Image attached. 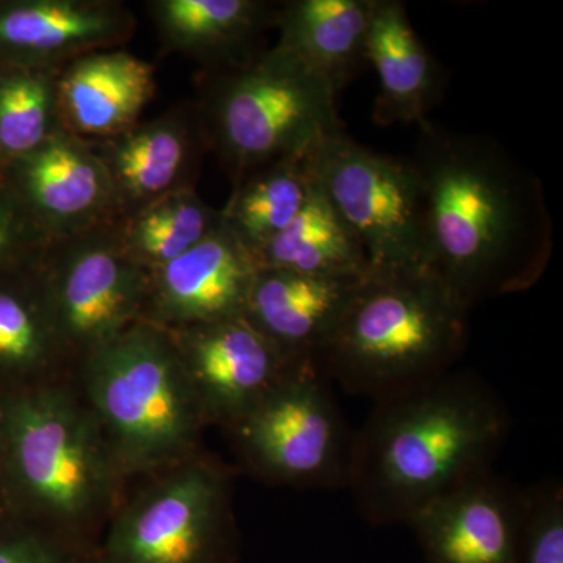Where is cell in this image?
<instances>
[{
	"instance_id": "obj_22",
	"label": "cell",
	"mask_w": 563,
	"mask_h": 563,
	"mask_svg": "<svg viewBox=\"0 0 563 563\" xmlns=\"http://www.w3.org/2000/svg\"><path fill=\"white\" fill-rule=\"evenodd\" d=\"M373 0H291L277 9L284 47L339 95L368 65Z\"/></svg>"
},
{
	"instance_id": "obj_5",
	"label": "cell",
	"mask_w": 563,
	"mask_h": 563,
	"mask_svg": "<svg viewBox=\"0 0 563 563\" xmlns=\"http://www.w3.org/2000/svg\"><path fill=\"white\" fill-rule=\"evenodd\" d=\"M74 387L125 479L187 461L209 428L169 332L136 321L77 363Z\"/></svg>"
},
{
	"instance_id": "obj_7",
	"label": "cell",
	"mask_w": 563,
	"mask_h": 563,
	"mask_svg": "<svg viewBox=\"0 0 563 563\" xmlns=\"http://www.w3.org/2000/svg\"><path fill=\"white\" fill-rule=\"evenodd\" d=\"M239 561L233 472L203 450L128 492L98 547V563Z\"/></svg>"
},
{
	"instance_id": "obj_23",
	"label": "cell",
	"mask_w": 563,
	"mask_h": 563,
	"mask_svg": "<svg viewBox=\"0 0 563 563\" xmlns=\"http://www.w3.org/2000/svg\"><path fill=\"white\" fill-rule=\"evenodd\" d=\"M254 258L258 269L306 276L363 277L369 273L361 244L317 184L301 213L255 252Z\"/></svg>"
},
{
	"instance_id": "obj_3",
	"label": "cell",
	"mask_w": 563,
	"mask_h": 563,
	"mask_svg": "<svg viewBox=\"0 0 563 563\" xmlns=\"http://www.w3.org/2000/svg\"><path fill=\"white\" fill-rule=\"evenodd\" d=\"M0 432L10 517L99 547L129 481L73 379L0 399Z\"/></svg>"
},
{
	"instance_id": "obj_8",
	"label": "cell",
	"mask_w": 563,
	"mask_h": 563,
	"mask_svg": "<svg viewBox=\"0 0 563 563\" xmlns=\"http://www.w3.org/2000/svg\"><path fill=\"white\" fill-rule=\"evenodd\" d=\"M314 358L292 363L272 390L225 429L246 472L301 490L346 488L354 432Z\"/></svg>"
},
{
	"instance_id": "obj_30",
	"label": "cell",
	"mask_w": 563,
	"mask_h": 563,
	"mask_svg": "<svg viewBox=\"0 0 563 563\" xmlns=\"http://www.w3.org/2000/svg\"><path fill=\"white\" fill-rule=\"evenodd\" d=\"M0 499L7 506L5 457H3L2 432H0Z\"/></svg>"
},
{
	"instance_id": "obj_15",
	"label": "cell",
	"mask_w": 563,
	"mask_h": 563,
	"mask_svg": "<svg viewBox=\"0 0 563 563\" xmlns=\"http://www.w3.org/2000/svg\"><path fill=\"white\" fill-rule=\"evenodd\" d=\"M113 190L117 218L185 188H196L206 152L195 103L177 106L151 121L136 122L111 139L91 141Z\"/></svg>"
},
{
	"instance_id": "obj_29",
	"label": "cell",
	"mask_w": 563,
	"mask_h": 563,
	"mask_svg": "<svg viewBox=\"0 0 563 563\" xmlns=\"http://www.w3.org/2000/svg\"><path fill=\"white\" fill-rule=\"evenodd\" d=\"M51 242L0 181V273L35 268Z\"/></svg>"
},
{
	"instance_id": "obj_6",
	"label": "cell",
	"mask_w": 563,
	"mask_h": 563,
	"mask_svg": "<svg viewBox=\"0 0 563 563\" xmlns=\"http://www.w3.org/2000/svg\"><path fill=\"white\" fill-rule=\"evenodd\" d=\"M192 103L233 187L343 129L336 91L277 44L243 65L206 70Z\"/></svg>"
},
{
	"instance_id": "obj_21",
	"label": "cell",
	"mask_w": 563,
	"mask_h": 563,
	"mask_svg": "<svg viewBox=\"0 0 563 563\" xmlns=\"http://www.w3.org/2000/svg\"><path fill=\"white\" fill-rule=\"evenodd\" d=\"M366 58L379 80L374 122L420 125L428 121L443 96V70L398 0H373Z\"/></svg>"
},
{
	"instance_id": "obj_20",
	"label": "cell",
	"mask_w": 563,
	"mask_h": 563,
	"mask_svg": "<svg viewBox=\"0 0 563 563\" xmlns=\"http://www.w3.org/2000/svg\"><path fill=\"white\" fill-rule=\"evenodd\" d=\"M40 265L0 273V399L73 379L74 365L52 320Z\"/></svg>"
},
{
	"instance_id": "obj_2",
	"label": "cell",
	"mask_w": 563,
	"mask_h": 563,
	"mask_svg": "<svg viewBox=\"0 0 563 563\" xmlns=\"http://www.w3.org/2000/svg\"><path fill=\"white\" fill-rule=\"evenodd\" d=\"M501 398L479 376L448 372L398 393L354 432L347 490L372 526L406 525L424 504L493 468L510 433Z\"/></svg>"
},
{
	"instance_id": "obj_18",
	"label": "cell",
	"mask_w": 563,
	"mask_h": 563,
	"mask_svg": "<svg viewBox=\"0 0 563 563\" xmlns=\"http://www.w3.org/2000/svg\"><path fill=\"white\" fill-rule=\"evenodd\" d=\"M363 277L262 268L252 282L244 317L291 361H317Z\"/></svg>"
},
{
	"instance_id": "obj_1",
	"label": "cell",
	"mask_w": 563,
	"mask_h": 563,
	"mask_svg": "<svg viewBox=\"0 0 563 563\" xmlns=\"http://www.w3.org/2000/svg\"><path fill=\"white\" fill-rule=\"evenodd\" d=\"M418 128L426 269L468 309L532 288L554 246L542 181L488 136Z\"/></svg>"
},
{
	"instance_id": "obj_28",
	"label": "cell",
	"mask_w": 563,
	"mask_h": 563,
	"mask_svg": "<svg viewBox=\"0 0 563 563\" xmlns=\"http://www.w3.org/2000/svg\"><path fill=\"white\" fill-rule=\"evenodd\" d=\"M0 563H98V547L74 542L9 515L0 523Z\"/></svg>"
},
{
	"instance_id": "obj_10",
	"label": "cell",
	"mask_w": 563,
	"mask_h": 563,
	"mask_svg": "<svg viewBox=\"0 0 563 563\" xmlns=\"http://www.w3.org/2000/svg\"><path fill=\"white\" fill-rule=\"evenodd\" d=\"M40 276L74 368L143 318L150 273L125 254L118 218L52 240Z\"/></svg>"
},
{
	"instance_id": "obj_27",
	"label": "cell",
	"mask_w": 563,
	"mask_h": 563,
	"mask_svg": "<svg viewBox=\"0 0 563 563\" xmlns=\"http://www.w3.org/2000/svg\"><path fill=\"white\" fill-rule=\"evenodd\" d=\"M520 563H563V487L558 481L525 490Z\"/></svg>"
},
{
	"instance_id": "obj_12",
	"label": "cell",
	"mask_w": 563,
	"mask_h": 563,
	"mask_svg": "<svg viewBox=\"0 0 563 563\" xmlns=\"http://www.w3.org/2000/svg\"><path fill=\"white\" fill-rule=\"evenodd\" d=\"M0 181L51 240L117 218L110 177L91 141L63 129L3 165Z\"/></svg>"
},
{
	"instance_id": "obj_19",
	"label": "cell",
	"mask_w": 563,
	"mask_h": 563,
	"mask_svg": "<svg viewBox=\"0 0 563 563\" xmlns=\"http://www.w3.org/2000/svg\"><path fill=\"white\" fill-rule=\"evenodd\" d=\"M146 5L163 51L207 70L243 65L261 54L279 9L265 0H151Z\"/></svg>"
},
{
	"instance_id": "obj_25",
	"label": "cell",
	"mask_w": 563,
	"mask_h": 563,
	"mask_svg": "<svg viewBox=\"0 0 563 563\" xmlns=\"http://www.w3.org/2000/svg\"><path fill=\"white\" fill-rule=\"evenodd\" d=\"M220 222V210L202 201L196 188H185L118 218V233L125 254L152 273L190 251Z\"/></svg>"
},
{
	"instance_id": "obj_11",
	"label": "cell",
	"mask_w": 563,
	"mask_h": 563,
	"mask_svg": "<svg viewBox=\"0 0 563 563\" xmlns=\"http://www.w3.org/2000/svg\"><path fill=\"white\" fill-rule=\"evenodd\" d=\"M166 331L209 426L231 428L298 362L244 314Z\"/></svg>"
},
{
	"instance_id": "obj_16",
	"label": "cell",
	"mask_w": 563,
	"mask_h": 563,
	"mask_svg": "<svg viewBox=\"0 0 563 563\" xmlns=\"http://www.w3.org/2000/svg\"><path fill=\"white\" fill-rule=\"evenodd\" d=\"M135 31V14L120 0H0V65L63 68L120 49Z\"/></svg>"
},
{
	"instance_id": "obj_17",
	"label": "cell",
	"mask_w": 563,
	"mask_h": 563,
	"mask_svg": "<svg viewBox=\"0 0 563 563\" xmlns=\"http://www.w3.org/2000/svg\"><path fill=\"white\" fill-rule=\"evenodd\" d=\"M155 66L122 49L91 52L63 66L57 107L63 131L88 141L129 131L155 98Z\"/></svg>"
},
{
	"instance_id": "obj_13",
	"label": "cell",
	"mask_w": 563,
	"mask_h": 563,
	"mask_svg": "<svg viewBox=\"0 0 563 563\" xmlns=\"http://www.w3.org/2000/svg\"><path fill=\"white\" fill-rule=\"evenodd\" d=\"M525 490L493 468L424 504L406 526L428 563H520Z\"/></svg>"
},
{
	"instance_id": "obj_24",
	"label": "cell",
	"mask_w": 563,
	"mask_h": 563,
	"mask_svg": "<svg viewBox=\"0 0 563 563\" xmlns=\"http://www.w3.org/2000/svg\"><path fill=\"white\" fill-rule=\"evenodd\" d=\"M303 155L252 173L233 187L220 209L222 222L252 255L285 231L309 202L314 181Z\"/></svg>"
},
{
	"instance_id": "obj_14",
	"label": "cell",
	"mask_w": 563,
	"mask_h": 563,
	"mask_svg": "<svg viewBox=\"0 0 563 563\" xmlns=\"http://www.w3.org/2000/svg\"><path fill=\"white\" fill-rule=\"evenodd\" d=\"M257 272L252 252L221 220L190 251L150 273L141 320L180 329L242 317Z\"/></svg>"
},
{
	"instance_id": "obj_26",
	"label": "cell",
	"mask_w": 563,
	"mask_h": 563,
	"mask_svg": "<svg viewBox=\"0 0 563 563\" xmlns=\"http://www.w3.org/2000/svg\"><path fill=\"white\" fill-rule=\"evenodd\" d=\"M60 70L0 65V169L62 131L57 107Z\"/></svg>"
},
{
	"instance_id": "obj_9",
	"label": "cell",
	"mask_w": 563,
	"mask_h": 563,
	"mask_svg": "<svg viewBox=\"0 0 563 563\" xmlns=\"http://www.w3.org/2000/svg\"><path fill=\"white\" fill-rule=\"evenodd\" d=\"M303 158L372 272L426 268L421 185L409 158L368 150L343 129L314 144Z\"/></svg>"
},
{
	"instance_id": "obj_4",
	"label": "cell",
	"mask_w": 563,
	"mask_h": 563,
	"mask_svg": "<svg viewBox=\"0 0 563 563\" xmlns=\"http://www.w3.org/2000/svg\"><path fill=\"white\" fill-rule=\"evenodd\" d=\"M468 312L426 268L369 269L318 365L350 395L383 401L453 372Z\"/></svg>"
}]
</instances>
